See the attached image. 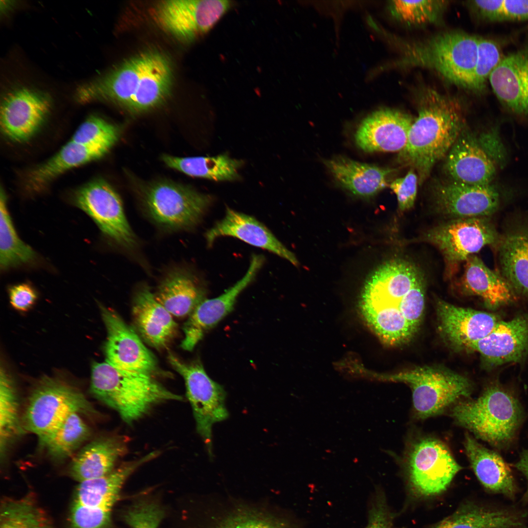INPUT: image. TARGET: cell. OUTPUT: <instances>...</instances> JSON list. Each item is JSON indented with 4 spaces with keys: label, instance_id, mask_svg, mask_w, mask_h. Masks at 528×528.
I'll list each match as a JSON object with an SVG mask.
<instances>
[{
    "label": "cell",
    "instance_id": "1",
    "mask_svg": "<svg viewBox=\"0 0 528 528\" xmlns=\"http://www.w3.org/2000/svg\"><path fill=\"white\" fill-rule=\"evenodd\" d=\"M424 305L422 273L400 258L386 262L373 272L364 284L359 305L368 326L384 343L394 346L414 336Z\"/></svg>",
    "mask_w": 528,
    "mask_h": 528
},
{
    "label": "cell",
    "instance_id": "2",
    "mask_svg": "<svg viewBox=\"0 0 528 528\" xmlns=\"http://www.w3.org/2000/svg\"><path fill=\"white\" fill-rule=\"evenodd\" d=\"M417 106L418 115L398 160L415 170L421 184L435 164L446 156L465 125L462 103L454 96L424 88L418 94Z\"/></svg>",
    "mask_w": 528,
    "mask_h": 528
},
{
    "label": "cell",
    "instance_id": "3",
    "mask_svg": "<svg viewBox=\"0 0 528 528\" xmlns=\"http://www.w3.org/2000/svg\"><path fill=\"white\" fill-rule=\"evenodd\" d=\"M402 43L396 66L434 70L450 83L476 93L478 37L451 30Z\"/></svg>",
    "mask_w": 528,
    "mask_h": 528
},
{
    "label": "cell",
    "instance_id": "4",
    "mask_svg": "<svg viewBox=\"0 0 528 528\" xmlns=\"http://www.w3.org/2000/svg\"><path fill=\"white\" fill-rule=\"evenodd\" d=\"M90 392L116 410L128 423L139 419L159 403L182 399L152 374L120 369L106 361L92 364Z\"/></svg>",
    "mask_w": 528,
    "mask_h": 528
},
{
    "label": "cell",
    "instance_id": "5",
    "mask_svg": "<svg viewBox=\"0 0 528 528\" xmlns=\"http://www.w3.org/2000/svg\"><path fill=\"white\" fill-rule=\"evenodd\" d=\"M451 415L476 437L502 447L514 438L523 412L514 396L498 385H492L478 398L458 403Z\"/></svg>",
    "mask_w": 528,
    "mask_h": 528
},
{
    "label": "cell",
    "instance_id": "6",
    "mask_svg": "<svg viewBox=\"0 0 528 528\" xmlns=\"http://www.w3.org/2000/svg\"><path fill=\"white\" fill-rule=\"evenodd\" d=\"M96 411L77 389L44 378L31 392L23 415L24 429L36 435L40 446L71 414L93 415Z\"/></svg>",
    "mask_w": 528,
    "mask_h": 528
},
{
    "label": "cell",
    "instance_id": "7",
    "mask_svg": "<svg viewBox=\"0 0 528 528\" xmlns=\"http://www.w3.org/2000/svg\"><path fill=\"white\" fill-rule=\"evenodd\" d=\"M210 195L169 181H160L144 192L145 213L157 225L168 230L191 229L201 220L211 205Z\"/></svg>",
    "mask_w": 528,
    "mask_h": 528
},
{
    "label": "cell",
    "instance_id": "8",
    "mask_svg": "<svg viewBox=\"0 0 528 528\" xmlns=\"http://www.w3.org/2000/svg\"><path fill=\"white\" fill-rule=\"evenodd\" d=\"M386 379L408 385L415 413L420 418L438 414L458 399L468 397L469 380L457 373L430 367H418L387 376Z\"/></svg>",
    "mask_w": 528,
    "mask_h": 528
},
{
    "label": "cell",
    "instance_id": "9",
    "mask_svg": "<svg viewBox=\"0 0 528 528\" xmlns=\"http://www.w3.org/2000/svg\"><path fill=\"white\" fill-rule=\"evenodd\" d=\"M168 359L184 380L197 430L212 455L213 426L225 420L229 415L225 405V391L209 376L199 361L186 363L171 353Z\"/></svg>",
    "mask_w": 528,
    "mask_h": 528
},
{
    "label": "cell",
    "instance_id": "10",
    "mask_svg": "<svg viewBox=\"0 0 528 528\" xmlns=\"http://www.w3.org/2000/svg\"><path fill=\"white\" fill-rule=\"evenodd\" d=\"M74 201L111 241L125 249L135 248L136 238L126 217L121 198L106 181L96 179L84 185L75 192Z\"/></svg>",
    "mask_w": 528,
    "mask_h": 528
},
{
    "label": "cell",
    "instance_id": "11",
    "mask_svg": "<svg viewBox=\"0 0 528 528\" xmlns=\"http://www.w3.org/2000/svg\"><path fill=\"white\" fill-rule=\"evenodd\" d=\"M424 239L436 246L449 267L465 261L500 237L487 217L452 219L428 230Z\"/></svg>",
    "mask_w": 528,
    "mask_h": 528
},
{
    "label": "cell",
    "instance_id": "12",
    "mask_svg": "<svg viewBox=\"0 0 528 528\" xmlns=\"http://www.w3.org/2000/svg\"><path fill=\"white\" fill-rule=\"evenodd\" d=\"M226 0H171L157 3V23L176 38L191 41L208 31L228 10Z\"/></svg>",
    "mask_w": 528,
    "mask_h": 528
},
{
    "label": "cell",
    "instance_id": "13",
    "mask_svg": "<svg viewBox=\"0 0 528 528\" xmlns=\"http://www.w3.org/2000/svg\"><path fill=\"white\" fill-rule=\"evenodd\" d=\"M408 467L412 487L424 496L445 490L462 468L445 445L433 438L423 439L414 445Z\"/></svg>",
    "mask_w": 528,
    "mask_h": 528
},
{
    "label": "cell",
    "instance_id": "14",
    "mask_svg": "<svg viewBox=\"0 0 528 528\" xmlns=\"http://www.w3.org/2000/svg\"><path fill=\"white\" fill-rule=\"evenodd\" d=\"M107 330L106 362L123 370L152 374L157 370L153 353L135 331L113 310L100 306Z\"/></svg>",
    "mask_w": 528,
    "mask_h": 528
},
{
    "label": "cell",
    "instance_id": "15",
    "mask_svg": "<svg viewBox=\"0 0 528 528\" xmlns=\"http://www.w3.org/2000/svg\"><path fill=\"white\" fill-rule=\"evenodd\" d=\"M51 106L50 97L44 92L26 88L10 91L1 104L2 132L12 141L28 140L43 125Z\"/></svg>",
    "mask_w": 528,
    "mask_h": 528
},
{
    "label": "cell",
    "instance_id": "16",
    "mask_svg": "<svg viewBox=\"0 0 528 528\" xmlns=\"http://www.w3.org/2000/svg\"><path fill=\"white\" fill-rule=\"evenodd\" d=\"M264 261L263 255L253 254L241 280L219 296L205 299L196 308L183 326L184 338L180 345L183 349L193 350L205 334L233 310L238 297L254 280Z\"/></svg>",
    "mask_w": 528,
    "mask_h": 528
},
{
    "label": "cell",
    "instance_id": "17",
    "mask_svg": "<svg viewBox=\"0 0 528 528\" xmlns=\"http://www.w3.org/2000/svg\"><path fill=\"white\" fill-rule=\"evenodd\" d=\"M433 198L437 210L453 219L487 217L500 205L497 189L489 184L472 185L452 181L439 182L434 187Z\"/></svg>",
    "mask_w": 528,
    "mask_h": 528
},
{
    "label": "cell",
    "instance_id": "18",
    "mask_svg": "<svg viewBox=\"0 0 528 528\" xmlns=\"http://www.w3.org/2000/svg\"><path fill=\"white\" fill-rule=\"evenodd\" d=\"M414 118L401 110L383 108L360 123L354 138L357 147L368 153L396 152L405 147Z\"/></svg>",
    "mask_w": 528,
    "mask_h": 528
},
{
    "label": "cell",
    "instance_id": "19",
    "mask_svg": "<svg viewBox=\"0 0 528 528\" xmlns=\"http://www.w3.org/2000/svg\"><path fill=\"white\" fill-rule=\"evenodd\" d=\"M489 80L504 107L516 115H528V38L503 56Z\"/></svg>",
    "mask_w": 528,
    "mask_h": 528
},
{
    "label": "cell",
    "instance_id": "20",
    "mask_svg": "<svg viewBox=\"0 0 528 528\" xmlns=\"http://www.w3.org/2000/svg\"><path fill=\"white\" fill-rule=\"evenodd\" d=\"M470 350L478 352L490 366L520 362L528 355V313L500 320L487 336Z\"/></svg>",
    "mask_w": 528,
    "mask_h": 528
},
{
    "label": "cell",
    "instance_id": "21",
    "mask_svg": "<svg viewBox=\"0 0 528 528\" xmlns=\"http://www.w3.org/2000/svg\"><path fill=\"white\" fill-rule=\"evenodd\" d=\"M445 157L444 170L450 181L486 185L490 184L495 176L493 162L465 127Z\"/></svg>",
    "mask_w": 528,
    "mask_h": 528
},
{
    "label": "cell",
    "instance_id": "22",
    "mask_svg": "<svg viewBox=\"0 0 528 528\" xmlns=\"http://www.w3.org/2000/svg\"><path fill=\"white\" fill-rule=\"evenodd\" d=\"M147 52L137 55L107 74L80 86L76 92L79 102L105 100L128 108L144 67Z\"/></svg>",
    "mask_w": 528,
    "mask_h": 528
},
{
    "label": "cell",
    "instance_id": "23",
    "mask_svg": "<svg viewBox=\"0 0 528 528\" xmlns=\"http://www.w3.org/2000/svg\"><path fill=\"white\" fill-rule=\"evenodd\" d=\"M437 311L442 332L454 346L469 349L489 334L500 321L496 315L439 301Z\"/></svg>",
    "mask_w": 528,
    "mask_h": 528
},
{
    "label": "cell",
    "instance_id": "24",
    "mask_svg": "<svg viewBox=\"0 0 528 528\" xmlns=\"http://www.w3.org/2000/svg\"><path fill=\"white\" fill-rule=\"evenodd\" d=\"M222 236H230L283 258L295 265L298 262L294 254L285 247L272 233L254 217L226 208L223 218L206 233L209 246Z\"/></svg>",
    "mask_w": 528,
    "mask_h": 528
},
{
    "label": "cell",
    "instance_id": "25",
    "mask_svg": "<svg viewBox=\"0 0 528 528\" xmlns=\"http://www.w3.org/2000/svg\"><path fill=\"white\" fill-rule=\"evenodd\" d=\"M132 310L138 332L150 346L164 348L175 336L177 324L172 315L156 300L148 286L137 290Z\"/></svg>",
    "mask_w": 528,
    "mask_h": 528
},
{
    "label": "cell",
    "instance_id": "26",
    "mask_svg": "<svg viewBox=\"0 0 528 528\" xmlns=\"http://www.w3.org/2000/svg\"><path fill=\"white\" fill-rule=\"evenodd\" d=\"M154 294L156 300L172 315H190L205 299L206 290L199 279L191 271L175 268L165 275Z\"/></svg>",
    "mask_w": 528,
    "mask_h": 528
},
{
    "label": "cell",
    "instance_id": "27",
    "mask_svg": "<svg viewBox=\"0 0 528 528\" xmlns=\"http://www.w3.org/2000/svg\"><path fill=\"white\" fill-rule=\"evenodd\" d=\"M324 163L342 187L364 198L373 196L386 188L389 176L394 171L342 156L325 160Z\"/></svg>",
    "mask_w": 528,
    "mask_h": 528
},
{
    "label": "cell",
    "instance_id": "28",
    "mask_svg": "<svg viewBox=\"0 0 528 528\" xmlns=\"http://www.w3.org/2000/svg\"><path fill=\"white\" fill-rule=\"evenodd\" d=\"M465 262L462 281L468 293L481 297L491 309L516 301L517 293L501 273L491 270L475 255H471Z\"/></svg>",
    "mask_w": 528,
    "mask_h": 528
},
{
    "label": "cell",
    "instance_id": "29",
    "mask_svg": "<svg viewBox=\"0 0 528 528\" xmlns=\"http://www.w3.org/2000/svg\"><path fill=\"white\" fill-rule=\"evenodd\" d=\"M127 447L126 439L121 437L93 440L75 456L70 466L69 474L79 482L106 475L125 454Z\"/></svg>",
    "mask_w": 528,
    "mask_h": 528
},
{
    "label": "cell",
    "instance_id": "30",
    "mask_svg": "<svg viewBox=\"0 0 528 528\" xmlns=\"http://www.w3.org/2000/svg\"><path fill=\"white\" fill-rule=\"evenodd\" d=\"M465 452L477 478L487 489L512 497L515 485L510 468L497 452L487 448L466 434Z\"/></svg>",
    "mask_w": 528,
    "mask_h": 528
},
{
    "label": "cell",
    "instance_id": "31",
    "mask_svg": "<svg viewBox=\"0 0 528 528\" xmlns=\"http://www.w3.org/2000/svg\"><path fill=\"white\" fill-rule=\"evenodd\" d=\"M153 452L139 459L126 462L103 477L79 482L72 503L89 507H113L128 478L140 465L157 455Z\"/></svg>",
    "mask_w": 528,
    "mask_h": 528
},
{
    "label": "cell",
    "instance_id": "32",
    "mask_svg": "<svg viewBox=\"0 0 528 528\" xmlns=\"http://www.w3.org/2000/svg\"><path fill=\"white\" fill-rule=\"evenodd\" d=\"M172 75L166 57L157 52H148L137 88L127 109L141 112L160 105L169 93Z\"/></svg>",
    "mask_w": 528,
    "mask_h": 528
},
{
    "label": "cell",
    "instance_id": "33",
    "mask_svg": "<svg viewBox=\"0 0 528 528\" xmlns=\"http://www.w3.org/2000/svg\"><path fill=\"white\" fill-rule=\"evenodd\" d=\"M498 242L501 274L517 294L528 298V224L508 231Z\"/></svg>",
    "mask_w": 528,
    "mask_h": 528
},
{
    "label": "cell",
    "instance_id": "34",
    "mask_svg": "<svg viewBox=\"0 0 528 528\" xmlns=\"http://www.w3.org/2000/svg\"><path fill=\"white\" fill-rule=\"evenodd\" d=\"M106 154L69 140L54 156L32 171L28 176V187L39 191L64 172L97 159Z\"/></svg>",
    "mask_w": 528,
    "mask_h": 528
},
{
    "label": "cell",
    "instance_id": "35",
    "mask_svg": "<svg viewBox=\"0 0 528 528\" xmlns=\"http://www.w3.org/2000/svg\"><path fill=\"white\" fill-rule=\"evenodd\" d=\"M162 160L169 167L188 176L214 181L240 179L242 160L231 157L226 153L214 156L178 157L164 155Z\"/></svg>",
    "mask_w": 528,
    "mask_h": 528
},
{
    "label": "cell",
    "instance_id": "36",
    "mask_svg": "<svg viewBox=\"0 0 528 528\" xmlns=\"http://www.w3.org/2000/svg\"><path fill=\"white\" fill-rule=\"evenodd\" d=\"M520 515L509 510L467 505L440 522L435 528H522Z\"/></svg>",
    "mask_w": 528,
    "mask_h": 528
},
{
    "label": "cell",
    "instance_id": "37",
    "mask_svg": "<svg viewBox=\"0 0 528 528\" xmlns=\"http://www.w3.org/2000/svg\"><path fill=\"white\" fill-rule=\"evenodd\" d=\"M34 250L23 242L15 229L7 207L4 191L0 190V267L6 270L18 266L31 264L36 259Z\"/></svg>",
    "mask_w": 528,
    "mask_h": 528
},
{
    "label": "cell",
    "instance_id": "38",
    "mask_svg": "<svg viewBox=\"0 0 528 528\" xmlns=\"http://www.w3.org/2000/svg\"><path fill=\"white\" fill-rule=\"evenodd\" d=\"M0 528H53L45 511L35 497L4 498L0 504Z\"/></svg>",
    "mask_w": 528,
    "mask_h": 528
},
{
    "label": "cell",
    "instance_id": "39",
    "mask_svg": "<svg viewBox=\"0 0 528 528\" xmlns=\"http://www.w3.org/2000/svg\"><path fill=\"white\" fill-rule=\"evenodd\" d=\"M80 414L69 415L41 446L52 459L59 461L69 457L90 436V429Z\"/></svg>",
    "mask_w": 528,
    "mask_h": 528
},
{
    "label": "cell",
    "instance_id": "40",
    "mask_svg": "<svg viewBox=\"0 0 528 528\" xmlns=\"http://www.w3.org/2000/svg\"><path fill=\"white\" fill-rule=\"evenodd\" d=\"M449 2L442 0H394L388 2V9L398 22L407 26L420 27L440 22Z\"/></svg>",
    "mask_w": 528,
    "mask_h": 528
},
{
    "label": "cell",
    "instance_id": "41",
    "mask_svg": "<svg viewBox=\"0 0 528 528\" xmlns=\"http://www.w3.org/2000/svg\"><path fill=\"white\" fill-rule=\"evenodd\" d=\"M19 404L12 380L4 370L0 374V450L3 455L9 441L21 431Z\"/></svg>",
    "mask_w": 528,
    "mask_h": 528
},
{
    "label": "cell",
    "instance_id": "42",
    "mask_svg": "<svg viewBox=\"0 0 528 528\" xmlns=\"http://www.w3.org/2000/svg\"><path fill=\"white\" fill-rule=\"evenodd\" d=\"M119 135L117 126L93 115L79 126L70 140L107 153L117 141Z\"/></svg>",
    "mask_w": 528,
    "mask_h": 528
},
{
    "label": "cell",
    "instance_id": "43",
    "mask_svg": "<svg viewBox=\"0 0 528 528\" xmlns=\"http://www.w3.org/2000/svg\"><path fill=\"white\" fill-rule=\"evenodd\" d=\"M503 57L500 47L495 41L478 37L475 71L476 94L484 92L487 80Z\"/></svg>",
    "mask_w": 528,
    "mask_h": 528
},
{
    "label": "cell",
    "instance_id": "44",
    "mask_svg": "<svg viewBox=\"0 0 528 528\" xmlns=\"http://www.w3.org/2000/svg\"><path fill=\"white\" fill-rule=\"evenodd\" d=\"M112 508L89 507L72 503L69 528H109Z\"/></svg>",
    "mask_w": 528,
    "mask_h": 528
},
{
    "label": "cell",
    "instance_id": "45",
    "mask_svg": "<svg viewBox=\"0 0 528 528\" xmlns=\"http://www.w3.org/2000/svg\"><path fill=\"white\" fill-rule=\"evenodd\" d=\"M164 516V512L153 503L137 504L125 514L124 519L132 528H157Z\"/></svg>",
    "mask_w": 528,
    "mask_h": 528
},
{
    "label": "cell",
    "instance_id": "46",
    "mask_svg": "<svg viewBox=\"0 0 528 528\" xmlns=\"http://www.w3.org/2000/svg\"><path fill=\"white\" fill-rule=\"evenodd\" d=\"M418 183V178L416 172L414 169L410 168L404 177L398 178L390 184L391 189L396 196L398 208L400 211H405L413 207L417 197Z\"/></svg>",
    "mask_w": 528,
    "mask_h": 528
},
{
    "label": "cell",
    "instance_id": "47",
    "mask_svg": "<svg viewBox=\"0 0 528 528\" xmlns=\"http://www.w3.org/2000/svg\"><path fill=\"white\" fill-rule=\"evenodd\" d=\"M464 2L477 20L484 22L506 21L504 0H472Z\"/></svg>",
    "mask_w": 528,
    "mask_h": 528
},
{
    "label": "cell",
    "instance_id": "48",
    "mask_svg": "<svg viewBox=\"0 0 528 528\" xmlns=\"http://www.w3.org/2000/svg\"><path fill=\"white\" fill-rule=\"evenodd\" d=\"M365 528H391V517L384 497L376 492L371 498Z\"/></svg>",
    "mask_w": 528,
    "mask_h": 528
},
{
    "label": "cell",
    "instance_id": "49",
    "mask_svg": "<svg viewBox=\"0 0 528 528\" xmlns=\"http://www.w3.org/2000/svg\"><path fill=\"white\" fill-rule=\"evenodd\" d=\"M9 295L12 306L21 311L30 309L37 298L35 290L28 283L12 286L9 289Z\"/></svg>",
    "mask_w": 528,
    "mask_h": 528
},
{
    "label": "cell",
    "instance_id": "50",
    "mask_svg": "<svg viewBox=\"0 0 528 528\" xmlns=\"http://www.w3.org/2000/svg\"><path fill=\"white\" fill-rule=\"evenodd\" d=\"M506 21L528 20V0H504Z\"/></svg>",
    "mask_w": 528,
    "mask_h": 528
},
{
    "label": "cell",
    "instance_id": "51",
    "mask_svg": "<svg viewBox=\"0 0 528 528\" xmlns=\"http://www.w3.org/2000/svg\"><path fill=\"white\" fill-rule=\"evenodd\" d=\"M225 528H287L261 518L247 517L239 519Z\"/></svg>",
    "mask_w": 528,
    "mask_h": 528
},
{
    "label": "cell",
    "instance_id": "52",
    "mask_svg": "<svg viewBox=\"0 0 528 528\" xmlns=\"http://www.w3.org/2000/svg\"><path fill=\"white\" fill-rule=\"evenodd\" d=\"M516 468L521 472L526 478L528 482V451L524 450L520 455V457L515 464ZM528 495V488L527 491Z\"/></svg>",
    "mask_w": 528,
    "mask_h": 528
}]
</instances>
